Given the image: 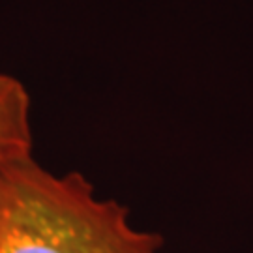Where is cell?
<instances>
[{
  "mask_svg": "<svg viewBox=\"0 0 253 253\" xmlns=\"http://www.w3.org/2000/svg\"><path fill=\"white\" fill-rule=\"evenodd\" d=\"M162 246L81 172L56 174L34 156L0 171V253H162Z\"/></svg>",
  "mask_w": 253,
  "mask_h": 253,
  "instance_id": "1",
  "label": "cell"
},
{
  "mask_svg": "<svg viewBox=\"0 0 253 253\" xmlns=\"http://www.w3.org/2000/svg\"><path fill=\"white\" fill-rule=\"evenodd\" d=\"M30 96L17 77L0 73V171L32 158Z\"/></svg>",
  "mask_w": 253,
  "mask_h": 253,
  "instance_id": "2",
  "label": "cell"
}]
</instances>
